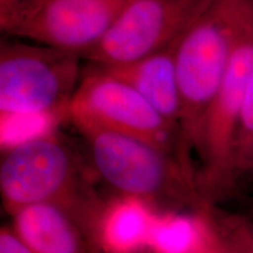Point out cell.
<instances>
[{"label":"cell","instance_id":"obj_1","mask_svg":"<svg viewBox=\"0 0 253 253\" xmlns=\"http://www.w3.org/2000/svg\"><path fill=\"white\" fill-rule=\"evenodd\" d=\"M253 24V0H204L178 41L176 67L181 94V154L190 169L202 123L225 78L237 46Z\"/></svg>","mask_w":253,"mask_h":253},{"label":"cell","instance_id":"obj_2","mask_svg":"<svg viewBox=\"0 0 253 253\" xmlns=\"http://www.w3.org/2000/svg\"><path fill=\"white\" fill-rule=\"evenodd\" d=\"M0 195L9 214L30 205H58L77 218L89 236L107 204L94 191L77 150L55 131L6 145L0 161Z\"/></svg>","mask_w":253,"mask_h":253},{"label":"cell","instance_id":"obj_3","mask_svg":"<svg viewBox=\"0 0 253 253\" xmlns=\"http://www.w3.org/2000/svg\"><path fill=\"white\" fill-rule=\"evenodd\" d=\"M81 135L95 175L121 197L145 203L192 207L207 210L197 175L175 155L156 145L89 123H73Z\"/></svg>","mask_w":253,"mask_h":253},{"label":"cell","instance_id":"obj_4","mask_svg":"<svg viewBox=\"0 0 253 253\" xmlns=\"http://www.w3.org/2000/svg\"><path fill=\"white\" fill-rule=\"evenodd\" d=\"M80 55L20 40L0 43V114L63 115L80 84Z\"/></svg>","mask_w":253,"mask_h":253},{"label":"cell","instance_id":"obj_5","mask_svg":"<svg viewBox=\"0 0 253 253\" xmlns=\"http://www.w3.org/2000/svg\"><path fill=\"white\" fill-rule=\"evenodd\" d=\"M253 71V24L240 39L219 89L202 123L196 153L201 158L197 185L205 207H214L237 181L235 142L245 90Z\"/></svg>","mask_w":253,"mask_h":253},{"label":"cell","instance_id":"obj_6","mask_svg":"<svg viewBox=\"0 0 253 253\" xmlns=\"http://www.w3.org/2000/svg\"><path fill=\"white\" fill-rule=\"evenodd\" d=\"M66 119L72 125L89 123L149 142L175 155L194 171L183 162L179 129L160 115L131 86L100 66L90 63L84 68Z\"/></svg>","mask_w":253,"mask_h":253},{"label":"cell","instance_id":"obj_7","mask_svg":"<svg viewBox=\"0 0 253 253\" xmlns=\"http://www.w3.org/2000/svg\"><path fill=\"white\" fill-rule=\"evenodd\" d=\"M128 0H24L0 17L7 36L84 58L102 39Z\"/></svg>","mask_w":253,"mask_h":253},{"label":"cell","instance_id":"obj_8","mask_svg":"<svg viewBox=\"0 0 253 253\" xmlns=\"http://www.w3.org/2000/svg\"><path fill=\"white\" fill-rule=\"evenodd\" d=\"M204 0H128L100 42L82 59L121 66L160 52L181 39Z\"/></svg>","mask_w":253,"mask_h":253},{"label":"cell","instance_id":"obj_9","mask_svg":"<svg viewBox=\"0 0 253 253\" xmlns=\"http://www.w3.org/2000/svg\"><path fill=\"white\" fill-rule=\"evenodd\" d=\"M11 217L15 235L34 253H96L88 231L58 205H30Z\"/></svg>","mask_w":253,"mask_h":253},{"label":"cell","instance_id":"obj_10","mask_svg":"<svg viewBox=\"0 0 253 253\" xmlns=\"http://www.w3.org/2000/svg\"><path fill=\"white\" fill-rule=\"evenodd\" d=\"M178 41L135 62L100 67L131 86L160 115L179 129L182 103L176 67Z\"/></svg>","mask_w":253,"mask_h":253},{"label":"cell","instance_id":"obj_11","mask_svg":"<svg viewBox=\"0 0 253 253\" xmlns=\"http://www.w3.org/2000/svg\"><path fill=\"white\" fill-rule=\"evenodd\" d=\"M156 213L137 198L109 202L95 220L90 238L96 253H148L150 229Z\"/></svg>","mask_w":253,"mask_h":253},{"label":"cell","instance_id":"obj_12","mask_svg":"<svg viewBox=\"0 0 253 253\" xmlns=\"http://www.w3.org/2000/svg\"><path fill=\"white\" fill-rule=\"evenodd\" d=\"M208 233V209L194 216L175 212L155 214L148 253H197L207 242Z\"/></svg>","mask_w":253,"mask_h":253},{"label":"cell","instance_id":"obj_13","mask_svg":"<svg viewBox=\"0 0 253 253\" xmlns=\"http://www.w3.org/2000/svg\"><path fill=\"white\" fill-rule=\"evenodd\" d=\"M211 223L233 253H253V219L242 214L221 213L209 209Z\"/></svg>","mask_w":253,"mask_h":253},{"label":"cell","instance_id":"obj_14","mask_svg":"<svg viewBox=\"0 0 253 253\" xmlns=\"http://www.w3.org/2000/svg\"><path fill=\"white\" fill-rule=\"evenodd\" d=\"M253 149V71L245 90L244 102L240 114L238 131L235 142L236 177L244 172L250 155Z\"/></svg>","mask_w":253,"mask_h":253},{"label":"cell","instance_id":"obj_15","mask_svg":"<svg viewBox=\"0 0 253 253\" xmlns=\"http://www.w3.org/2000/svg\"><path fill=\"white\" fill-rule=\"evenodd\" d=\"M0 253H34L19 237L11 226L0 230Z\"/></svg>","mask_w":253,"mask_h":253},{"label":"cell","instance_id":"obj_16","mask_svg":"<svg viewBox=\"0 0 253 253\" xmlns=\"http://www.w3.org/2000/svg\"><path fill=\"white\" fill-rule=\"evenodd\" d=\"M209 214V212H208ZM210 219V217H209ZM210 225H211V231H210V253H233L231 251V249L227 246L224 240L220 238L218 232L214 229V226L212 225L210 220Z\"/></svg>","mask_w":253,"mask_h":253},{"label":"cell","instance_id":"obj_17","mask_svg":"<svg viewBox=\"0 0 253 253\" xmlns=\"http://www.w3.org/2000/svg\"><path fill=\"white\" fill-rule=\"evenodd\" d=\"M24 0H0V17H4L11 9L18 6Z\"/></svg>","mask_w":253,"mask_h":253},{"label":"cell","instance_id":"obj_18","mask_svg":"<svg viewBox=\"0 0 253 253\" xmlns=\"http://www.w3.org/2000/svg\"><path fill=\"white\" fill-rule=\"evenodd\" d=\"M210 231H211V225H210V219H209V233H208L207 242H205L203 248L199 250L197 253H210Z\"/></svg>","mask_w":253,"mask_h":253},{"label":"cell","instance_id":"obj_19","mask_svg":"<svg viewBox=\"0 0 253 253\" xmlns=\"http://www.w3.org/2000/svg\"><path fill=\"white\" fill-rule=\"evenodd\" d=\"M244 172H250V173H252V175H253V149H252L251 155H250V157H249L248 163H246V166H245ZM244 172H243V173H244Z\"/></svg>","mask_w":253,"mask_h":253}]
</instances>
